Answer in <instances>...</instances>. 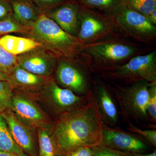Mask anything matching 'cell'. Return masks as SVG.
I'll use <instances>...</instances> for the list:
<instances>
[{
  "instance_id": "20",
  "label": "cell",
  "mask_w": 156,
  "mask_h": 156,
  "mask_svg": "<svg viewBox=\"0 0 156 156\" xmlns=\"http://www.w3.org/2000/svg\"><path fill=\"white\" fill-rule=\"evenodd\" d=\"M39 156H60V152L48 129H38Z\"/></svg>"
},
{
  "instance_id": "24",
  "label": "cell",
  "mask_w": 156,
  "mask_h": 156,
  "mask_svg": "<svg viewBox=\"0 0 156 156\" xmlns=\"http://www.w3.org/2000/svg\"><path fill=\"white\" fill-rule=\"evenodd\" d=\"M127 1L131 9L147 17L156 9V2L153 0H127Z\"/></svg>"
},
{
  "instance_id": "17",
  "label": "cell",
  "mask_w": 156,
  "mask_h": 156,
  "mask_svg": "<svg viewBox=\"0 0 156 156\" xmlns=\"http://www.w3.org/2000/svg\"><path fill=\"white\" fill-rule=\"evenodd\" d=\"M0 46L7 52L17 56L41 45L30 37L7 34L0 37Z\"/></svg>"
},
{
  "instance_id": "31",
  "label": "cell",
  "mask_w": 156,
  "mask_h": 156,
  "mask_svg": "<svg viewBox=\"0 0 156 156\" xmlns=\"http://www.w3.org/2000/svg\"><path fill=\"white\" fill-rule=\"evenodd\" d=\"M66 156H93L91 148L84 147L78 148L66 154Z\"/></svg>"
},
{
  "instance_id": "23",
  "label": "cell",
  "mask_w": 156,
  "mask_h": 156,
  "mask_svg": "<svg viewBox=\"0 0 156 156\" xmlns=\"http://www.w3.org/2000/svg\"><path fill=\"white\" fill-rule=\"evenodd\" d=\"M13 90L8 82L0 81V114L11 108Z\"/></svg>"
},
{
  "instance_id": "7",
  "label": "cell",
  "mask_w": 156,
  "mask_h": 156,
  "mask_svg": "<svg viewBox=\"0 0 156 156\" xmlns=\"http://www.w3.org/2000/svg\"><path fill=\"white\" fill-rule=\"evenodd\" d=\"M116 18L120 27L137 38L151 39L156 34L155 26L148 17L131 8L122 9Z\"/></svg>"
},
{
  "instance_id": "35",
  "label": "cell",
  "mask_w": 156,
  "mask_h": 156,
  "mask_svg": "<svg viewBox=\"0 0 156 156\" xmlns=\"http://www.w3.org/2000/svg\"><path fill=\"white\" fill-rule=\"evenodd\" d=\"M0 156H17V155L7 152L5 151L0 150Z\"/></svg>"
},
{
  "instance_id": "19",
  "label": "cell",
  "mask_w": 156,
  "mask_h": 156,
  "mask_svg": "<svg viewBox=\"0 0 156 156\" xmlns=\"http://www.w3.org/2000/svg\"><path fill=\"white\" fill-rule=\"evenodd\" d=\"M0 150L19 156H27L15 142L6 123L0 114Z\"/></svg>"
},
{
  "instance_id": "10",
  "label": "cell",
  "mask_w": 156,
  "mask_h": 156,
  "mask_svg": "<svg viewBox=\"0 0 156 156\" xmlns=\"http://www.w3.org/2000/svg\"><path fill=\"white\" fill-rule=\"evenodd\" d=\"M48 87L50 100L62 115L83 106L92 98L89 95L78 96L70 89L59 87L53 80L49 81Z\"/></svg>"
},
{
  "instance_id": "30",
  "label": "cell",
  "mask_w": 156,
  "mask_h": 156,
  "mask_svg": "<svg viewBox=\"0 0 156 156\" xmlns=\"http://www.w3.org/2000/svg\"><path fill=\"white\" fill-rule=\"evenodd\" d=\"M36 5L42 11L58 5L62 0H33Z\"/></svg>"
},
{
  "instance_id": "27",
  "label": "cell",
  "mask_w": 156,
  "mask_h": 156,
  "mask_svg": "<svg viewBox=\"0 0 156 156\" xmlns=\"http://www.w3.org/2000/svg\"><path fill=\"white\" fill-rule=\"evenodd\" d=\"M128 130L133 133L141 135L152 145L156 147V131L155 130H142L135 127L130 123Z\"/></svg>"
},
{
  "instance_id": "1",
  "label": "cell",
  "mask_w": 156,
  "mask_h": 156,
  "mask_svg": "<svg viewBox=\"0 0 156 156\" xmlns=\"http://www.w3.org/2000/svg\"><path fill=\"white\" fill-rule=\"evenodd\" d=\"M103 127L97 102L92 98L83 106L61 115L52 136L60 153L102 143Z\"/></svg>"
},
{
  "instance_id": "37",
  "label": "cell",
  "mask_w": 156,
  "mask_h": 156,
  "mask_svg": "<svg viewBox=\"0 0 156 156\" xmlns=\"http://www.w3.org/2000/svg\"></svg>"
},
{
  "instance_id": "16",
  "label": "cell",
  "mask_w": 156,
  "mask_h": 156,
  "mask_svg": "<svg viewBox=\"0 0 156 156\" xmlns=\"http://www.w3.org/2000/svg\"><path fill=\"white\" fill-rule=\"evenodd\" d=\"M78 31V39L81 43H88L106 33L108 27L98 17L88 14L81 17Z\"/></svg>"
},
{
  "instance_id": "8",
  "label": "cell",
  "mask_w": 156,
  "mask_h": 156,
  "mask_svg": "<svg viewBox=\"0 0 156 156\" xmlns=\"http://www.w3.org/2000/svg\"><path fill=\"white\" fill-rule=\"evenodd\" d=\"M102 145L128 153H142L148 149L144 143L126 132L103 128Z\"/></svg>"
},
{
  "instance_id": "29",
  "label": "cell",
  "mask_w": 156,
  "mask_h": 156,
  "mask_svg": "<svg viewBox=\"0 0 156 156\" xmlns=\"http://www.w3.org/2000/svg\"><path fill=\"white\" fill-rule=\"evenodd\" d=\"M116 0H83L87 5L96 8H107L113 6Z\"/></svg>"
},
{
  "instance_id": "11",
  "label": "cell",
  "mask_w": 156,
  "mask_h": 156,
  "mask_svg": "<svg viewBox=\"0 0 156 156\" xmlns=\"http://www.w3.org/2000/svg\"><path fill=\"white\" fill-rule=\"evenodd\" d=\"M87 51L98 60L108 62L122 61L134 53V48L118 43H99L92 44Z\"/></svg>"
},
{
  "instance_id": "21",
  "label": "cell",
  "mask_w": 156,
  "mask_h": 156,
  "mask_svg": "<svg viewBox=\"0 0 156 156\" xmlns=\"http://www.w3.org/2000/svg\"><path fill=\"white\" fill-rule=\"evenodd\" d=\"M30 30V28L17 22L13 16L0 20V37L12 33L28 34Z\"/></svg>"
},
{
  "instance_id": "18",
  "label": "cell",
  "mask_w": 156,
  "mask_h": 156,
  "mask_svg": "<svg viewBox=\"0 0 156 156\" xmlns=\"http://www.w3.org/2000/svg\"><path fill=\"white\" fill-rule=\"evenodd\" d=\"M97 102L101 118L112 124L118 122V114L116 107L108 90L103 85L97 89Z\"/></svg>"
},
{
  "instance_id": "9",
  "label": "cell",
  "mask_w": 156,
  "mask_h": 156,
  "mask_svg": "<svg viewBox=\"0 0 156 156\" xmlns=\"http://www.w3.org/2000/svg\"><path fill=\"white\" fill-rule=\"evenodd\" d=\"M5 120L12 137L18 146L31 156H36L35 143L31 128L18 119L11 108L0 114Z\"/></svg>"
},
{
  "instance_id": "33",
  "label": "cell",
  "mask_w": 156,
  "mask_h": 156,
  "mask_svg": "<svg viewBox=\"0 0 156 156\" xmlns=\"http://www.w3.org/2000/svg\"><path fill=\"white\" fill-rule=\"evenodd\" d=\"M132 155L133 156H156V151L150 154L134 153L132 154Z\"/></svg>"
},
{
  "instance_id": "4",
  "label": "cell",
  "mask_w": 156,
  "mask_h": 156,
  "mask_svg": "<svg viewBox=\"0 0 156 156\" xmlns=\"http://www.w3.org/2000/svg\"><path fill=\"white\" fill-rule=\"evenodd\" d=\"M111 76L133 83L156 81V52L133 57L127 63L115 69Z\"/></svg>"
},
{
  "instance_id": "28",
  "label": "cell",
  "mask_w": 156,
  "mask_h": 156,
  "mask_svg": "<svg viewBox=\"0 0 156 156\" xmlns=\"http://www.w3.org/2000/svg\"><path fill=\"white\" fill-rule=\"evenodd\" d=\"M13 16L10 0H0V20Z\"/></svg>"
},
{
  "instance_id": "15",
  "label": "cell",
  "mask_w": 156,
  "mask_h": 156,
  "mask_svg": "<svg viewBox=\"0 0 156 156\" xmlns=\"http://www.w3.org/2000/svg\"><path fill=\"white\" fill-rule=\"evenodd\" d=\"M14 19L21 25L30 28L42 13L32 0H10Z\"/></svg>"
},
{
  "instance_id": "2",
  "label": "cell",
  "mask_w": 156,
  "mask_h": 156,
  "mask_svg": "<svg viewBox=\"0 0 156 156\" xmlns=\"http://www.w3.org/2000/svg\"><path fill=\"white\" fill-rule=\"evenodd\" d=\"M27 34L56 58L75 57L79 53L82 45L77 37L65 31L43 12Z\"/></svg>"
},
{
  "instance_id": "36",
  "label": "cell",
  "mask_w": 156,
  "mask_h": 156,
  "mask_svg": "<svg viewBox=\"0 0 156 156\" xmlns=\"http://www.w3.org/2000/svg\"><path fill=\"white\" fill-rule=\"evenodd\" d=\"M153 1H154V2H156V0H153Z\"/></svg>"
},
{
  "instance_id": "12",
  "label": "cell",
  "mask_w": 156,
  "mask_h": 156,
  "mask_svg": "<svg viewBox=\"0 0 156 156\" xmlns=\"http://www.w3.org/2000/svg\"><path fill=\"white\" fill-rule=\"evenodd\" d=\"M65 31L76 37L78 31V7L75 4L59 5L42 11Z\"/></svg>"
},
{
  "instance_id": "32",
  "label": "cell",
  "mask_w": 156,
  "mask_h": 156,
  "mask_svg": "<svg viewBox=\"0 0 156 156\" xmlns=\"http://www.w3.org/2000/svg\"><path fill=\"white\" fill-rule=\"evenodd\" d=\"M151 22L154 25L156 24V9H154L151 14L147 16Z\"/></svg>"
},
{
  "instance_id": "25",
  "label": "cell",
  "mask_w": 156,
  "mask_h": 156,
  "mask_svg": "<svg viewBox=\"0 0 156 156\" xmlns=\"http://www.w3.org/2000/svg\"><path fill=\"white\" fill-rule=\"evenodd\" d=\"M147 112L149 119L156 122V81L151 83L148 99Z\"/></svg>"
},
{
  "instance_id": "5",
  "label": "cell",
  "mask_w": 156,
  "mask_h": 156,
  "mask_svg": "<svg viewBox=\"0 0 156 156\" xmlns=\"http://www.w3.org/2000/svg\"><path fill=\"white\" fill-rule=\"evenodd\" d=\"M11 108L17 118L31 129H48L50 126V120L44 113L24 94L13 93Z\"/></svg>"
},
{
  "instance_id": "34",
  "label": "cell",
  "mask_w": 156,
  "mask_h": 156,
  "mask_svg": "<svg viewBox=\"0 0 156 156\" xmlns=\"http://www.w3.org/2000/svg\"><path fill=\"white\" fill-rule=\"evenodd\" d=\"M9 75L0 72V81H5L8 82Z\"/></svg>"
},
{
  "instance_id": "3",
  "label": "cell",
  "mask_w": 156,
  "mask_h": 156,
  "mask_svg": "<svg viewBox=\"0 0 156 156\" xmlns=\"http://www.w3.org/2000/svg\"><path fill=\"white\" fill-rule=\"evenodd\" d=\"M151 83L138 81L118 92L116 97L123 114L138 121L149 119L147 107Z\"/></svg>"
},
{
  "instance_id": "22",
  "label": "cell",
  "mask_w": 156,
  "mask_h": 156,
  "mask_svg": "<svg viewBox=\"0 0 156 156\" xmlns=\"http://www.w3.org/2000/svg\"><path fill=\"white\" fill-rule=\"evenodd\" d=\"M18 66L17 56L7 52L0 46V72L9 75Z\"/></svg>"
},
{
  "instance_id": "13",
  "label": "cell",
  "mask_w": 156,
  "mask_h": 156,
  "mask_svg": "<svg viewBox=\"0 0 156 156\" xmlns=\"http://www.w3.org/2000/svg\"><path fill=\"white\" fill-rule=\"evenodd\" d=\"M56 76L59 83L66 89L80 94L86 92L87 82L85 76L69 62H59L56 70Z\"/></svg>"
},
{
  "instance_id": "14",
  "label": "cell",
  "mask_w": 156,
  "mask_h": 156,
  "mask_svg": "<svg viewBox=\"0 0 156 156\" xmlns=\"http://www.w3.org/2000/svg\"><path fill=\"white\" fill-rule=\"evenodd\" d=\"M49 81V77L34 74L18 66L9 75L8 82L14 89L32 91L44 87Z\"/></svg>"
},
{
  "instance_id": "6",
  "label": "cell",
  "mask_w": 156,
  "mask_h": 156,
  "mask_svg": "<svg viewBox=\"0 0 156 156\" xmlns=\"http://www.w3.org/2000/svg\"><path fill=\"white\" fill-rule=\"evenodd\" d=\"M56 58L42 46L17 56L20 67L34 74L46 77L53 73Z\"/></svg>"
},
{
  "instance_id": "26",
  "label": "cell",
  "mask_w": 156,
  "mask_h": 156,
  "mask_svg": "<svg viewBox=\"0 0 156 156\" xmlns=\"http://www.w3.org/2000/svg\"><path fill=\"white\" fill-rule=\"evenodd\" d=\"M93 156H130V153L123 152L102 145L91 148Z\"/></svg>"
}]
</instances>
